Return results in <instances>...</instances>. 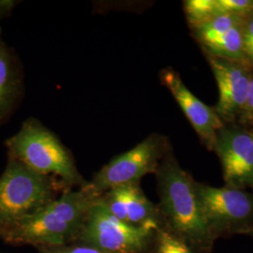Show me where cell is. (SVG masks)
<instances>
[{
	"mask_svg": "<svg viewBox=\"0 0 253 253\" xmlns=\"http://www.w3.org/2000/svg\"><path fill=\"white\" fill-rule=\"evenodd\" d=\"M250 130H251V131H252V133H253V127H251V129H250Z\"/></svg>",
	"mask_w": 253,
	"mask_h": 253,
	"instance_id": "cell-20",
	"label": "cell"
},
{
	"mask_svg": "<svg viewBox=\"0 0 253 253\" xmlns=\"http://www.w3.org/2000/svg\"><path fill=\"white\" fill-rule=\"evenodd\" d=\"M244 24L226 31L205 32L194 30L192 33L203 47L205 53L230 60L248 62L243 47Z\"/></svg>",
	"mask_w": 253,
	"mask_h": 253,
	"instance_id": "cell-12",
	"label": "cell"
},
{
	"mask_svg": "<svg viewBox=\"0 0 253 253\" xmlns=\"http://www.w3.org/2000/svg\"><path fill=\"white\" fill-rule=\"evenodd\" d=\"M162 210L171 226L201 249H208L215 236L201 207L197 182L184 171L169 151L157 170Z\"/></svg>",
	"mask_w": 253,
	"mask_h": 253,
	"instance_id": "cell-1",
	"label": "cell"
},
{
	"mask_svg": "<svg viewBox=\"0 0 253 253\" xmlns=\"http://www.w3.org/2000/svg\"><path fill=\"white\" fill-rule=\"evenodd\" d=\"M15 3V1H0V18L9 13Z\"/></svg>",
	"mask_w": 253,
	"mask_h": 253,
	"instance_id": "cell-19",
	"label": "cell"
},
{
	"mask_svg": "<svg viewBox=\"0 0 253 253\" xmlns=\"http://www.w3.org/2000/svg\"><path fill=\"white\" fill-rule=\"evenodd\" d=\"M184 10L191 29L218 15L216 0H187L184 2Z\"/></svg>",
	"mask_w": 253,
	"mask_h": 253,
	"instance_id": "cell-14",
	"label": "cell"
},
{
	"mask_svg": "<svg viewBox=\"0 0 253 253\" xmlns=\"http://www.w3.org/2000/svg\"><path fill=\"white\" fill-rule=\"evenodd\" d=\"M100 198L105 208L119 220L153 231L158 228V210L145 197L139 184L117 187Z\"/></svg>",
	"mask_w": 253,
	"mask_h": 253,
	"instance_id": "cell-11",
	"label": "cell"
},
{
	"mask_svg": "<svg viewBox=\"0 0 253 253\" xmlns=\"http://www.w3.org/2000/svg\"><path fill=\"white\" fill-rule=\"evenodd\" d=\"M201 207L213 235L253 229V194L225 186L215 188L197 183Z\"/></svg>",
	"mask_w": 253,
	"mask_h": 253,
	"instance_id": "cell-5",
	"label": "cell"
},
{
	"mask_svg": "<svg viewBox=\"0 0 253 253\" xmlns=\"http://www.w3.org/2000/svg\"><path fill=\"white\" fill-rule=\"evenodd\" d=\"M9 155L33 171L59 176L68 184H81L71 153L60 141L36 119H28L6 142Z\"/></svg>",
	"mask_w": 253,
	"mask_h": 253,
	"instance_id": "cell-2",
	"label": "cell"
},
{
	"mask_svg": "<svg viewBox=\"0 0 253 253\" xmlns=\"http://www.w3.org/2000/svg\"><path fill=\"white\" fill-rule=\"evenodd\" d=\"M218 87V100L214 111L224 124L237 122L248 99L253 67L205 53Z\"/></svg>",
	"mask_w": 253,
	"mask_h": 253,
	"instance_id": "cell-8",
	"label": "cell"
},
{
	"mask_svg": "<svg viewBox=\"0 0 253 253\" xmlns=\"http://www.w3.org/2000/svg\"><path fill=\"white\" fill-rule=\"evenodd\" d=\"M170 151L164 136L153 133L127 152L107 163L98 172L86 189L97 197L120 186L139 184L145 174L156 172L160 162Z\"/></svg>",
	"mask_w": 253,
	"mask_h": 253,
	"instance_id": "cell-4",
	"label": "cell"
},
{
	"mask_svg": "<svg viewBox=\"0 0 253 253\" xmlns=\"http://www.w3.org/2000/svg\"><path fill=\"white\" fill-rule=\"evenodd\" d=\"M49 253H103L99 250L86 246V247H77V248H70L65 250H57L54 252H50Z\"/></svg>",
	"mask_w": 253,
	"mask_h": 253,
	"instance_id": "cell-18",
	"label": "cell"
},
{
	"mask_svg": "<svg viewBox=\"0 0 253 253\" xmlns=\"http://www.w3.org/2000/svg\"><path fill=\"white\" fill-rule=\"evenodd\" d=\"M77 231L47 205L5 231V234L12 242L61 245L67 242Z\"/></svg>",
	"mask_w": 253,
	"mask_h": 253,
	"instance_id": "cell-10",
	"label": "cell"
},
{
	"mask_svg": "<svg viewBox=\"0 0 253 253\" xmlns=\"http://www.w3.org/2000/svg\"><path fill=\"white\" fill-rule=\"evenodd\" d=\"M226 186L253 190V134L245 126L225 124L217 131L214 149Z\"/></svg>",
	"mask_w": 253,
	"mask_h": 253,
	"instance_id": "cell-7",
	"label": "cell"
},
{
	"mask_svg": "<svg viewBox=\"0 0 253 253\" xmlns=\"http://www.w3.org/2000/svg\"><path fill=\"white\" fill-rule=\"evenodd\" d=\"M237 123H239L240 126H245V127L253 126V71L248 99L239 118L237 119Z\"/></svg>",
	"mask_w": 253,
	"mask_h": 253,
	"instance_id": "cell-17",
	"label": "cell"
},
{
	"mask_svg": "<svg viewBox=\"0 0 253 253\" xmlns=\"http://www.w3.org/2000/svg\"><path fill=\"white\" fill-rule=\"evenodd\" d=\"M100 197L91 207L82 227L83 239L103 253H132L143 249L153 230L119 220Z\"/></svg>",
	"mask_w": 253,
	"mask_h": 253,
	"instance_id": "cell-6",
	"label": "cell"
},
{
	"mask_svg": "<svg viewBox=\"0 0 253 253\" xmlns=\"http://www.w3.org/2000/svg\"><path fill=\"white\" fill-rule=\"evenodd\" d=\"M218 15L249 18L253 15V0H216Z\"/></svg>",
	"mask_w": 253,
	"mask_h": 253,
	"instance_id": "cell-15",
	"label": "cell"
},
{
	"mask_svg": "<svg viewBox=\"0 0 253 253\" xmlns=\"http://www.w3.org/2000/svg\"><path fill=\"white\" fill-rule=\"evenodd\" d=\"M163 85L171 92L184 115L195 129L208 150H213L217 131L225 124L218 118L214 109L199 100L186 86L180 75L172 68H166L160 74Z\"/></svg>",
	"mask_w": 253,
	"mask_h": 253,
	"instance_id": "cell-9",
	"label": "cell"
},
{
	"mask_svg": "<svg viewBox=\"0 0 253 253\" xmlns=\"http://www.w3.org/2000/svg\"><path fill=\"white\" fill-rule=\"evenodd\" d=\"M54 183L9 155L0 177V230L7 231L53 201Z\"/></svg>",
	"mask_w": 253,
	"mask_h": 253,
	"instance_id": "cell-3",
	"label": "cell"
},
{
	"mask_svg": "<svg viewBox=\"0 0 253 253\" xmlns=\"http://www.w3.org/2000/svg\"><path fill=\"white\" fill-rule=\"evenodd\" d=\"M158 253H193L182 239L167 232L159 235Z\"/></svg>",
	"mask_w": 253,
	"mask_h": 253,
	"instance_id": "cell-16",
	"label": "cell"
},
{
	"mask_svg": "<svg viewBox=\"0 0 253 253\" xmlns=\"http://www.w3.org/2000/svg\"><path fill=\"white\" fill-rule=\"evenodd\" d=\"M22 80L13 55L0 38V121L18 100Z\"/></svg>",
	"mask_w": 253,
	"mask_h": 253,
	"instance_id": "cell-13",
	"label": "cell"
}]
</instances>
